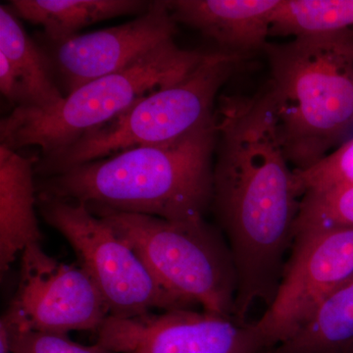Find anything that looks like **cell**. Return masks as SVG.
<instances>
[{
    "label": "cell",
    "mask_w": 353,
    "mask_h": 353,
    "mask_svg": "<svg viewBox=\"0 0 353 353\" xmlns=\"http://www.w3.org/2000/svg\"><path fill=\"white\" fill-rule=\"evenodd\" d=\"M297 192L303 197L353 183V138L330 152L319 163L304 171L294 170Z\"/></svg>",
    "instance_id": "18"
},
{
    "label": "cell",
    "mask_w": 353,
    "mask_h": 353,
    "mask_svg": "<svg viewBox=\"0 0 353 353\" xmlns=\"http://www.w3.org/2000/svg\"><path fill=\"white\" fill-rule=\"evenodd\" d=\"M143 260L183 309L234 318L236 268L224 236L205 219L170 221L155 216L88 208Z\"/></svg>",
    "instance_id": "4"
},
{
    "label": "cell",
    "mask_w": 353,
    "mask_h": 353,
    "mask_svg": "<svg viewBox=\"0 0 353 353\" xmlns=\"http://www.w3.org/2000/svg\"><path fill=\"white\" fill-rule=\"evenodd\" d=\"M152 1L143 0H13L19 19L43 28V39L62 41L88 26L120 16L145 14Z\"/></svg>",
    "instance_id": "13"
},
{
    "label": "cell",
    "mask_w": 353,
    "mask_h": 353,
    "mask_svg": "<svg viewBox=\"0 0 353 353\" xmlns=\"http://www.w3.org/2000/svg\"><path fill=\"white\" fill-rule=\"evenodd\" d=\"M97 333L114 353H261L252 323L194 309L109 315Z\"/></svg>",
    "instance_id": "10"
},
{
    "label": "cell",
    "mask_w": 353,
    "mask_h": 353,
    "mask_svg": "<svg viewBox=\"0 0 353 353\" xmlns=\"http://www.w3.org/2000/svg\"><path fill=\"white\" fill-rule=\"evenodd\" d=\"M280 0H172L176 24L212 39L220 51L248 57L264 51L271 16Z\"/></svg>",
    "instance_id": "11"
},
{
    "label": "cell",
    "mask_w": 353,
    "mask_h": 353,
    "mask_svg": "<svg viewBox=\"0 0 353 353\" xmlns=\"http://www.w3.org/2000/svg\"><path fill=\"white\" fill-rule=\"evenodd\" d=\"M265 90L294 170L311 168L353 126V28L267 43Z\"/></svg>",
    "instance_id": "2"
},
{
    "label": "cell",
    "mask_w": 353,
    "mask_h": 353,
    "mask_svg": "<svg viewBox=\"0 0 353 353\" xmlns=\"http://www.w3.org/2000/svg\"><path fill=\"white\" fill-rule=\"evenodd\" d=\"M352 353H353V352Z\"/></svg>",
    "instance_id": "21"
},
{
    "label": "cell",
    "mask_w": 353,
    "mask_h": 353,
    "mask_svg": "<svg viewBox=\"0 0 353 353\" xmlns=\"http://www.w3.org/2000/svg\"><path fill=\"white\" fill-rule=\"evenodd\" d=\"M334 228H353V183L304 194L294 240L299 234Z\"/></svg>",
    "instance_id": "17"
},
{
    "label": "cell",
    "mask_w": 353,
    "mask_h": 353,
    "mask_svg": "<svg viewBox=\"0 0 353 353\" xmlns=\"http://www.w3.org/2000/svg\"><path fill=\"white\" fill-rule=\"evenodd\" d=\"M243 59L224 51L208 52L183 80L150 92L119 117L73 145L39 157L34 172L41 178L55 175L129 148L176 141L212 122L217 95Z\"/></svg>",
    "instance_id": "5"
},
{
    "label": "cell",
    "mask_w": 353,
    "mask_h": 353,
    "mask_svg": "<svg viewBox=\"0 0 353 353\" xmlns=\"http://www.w3.org/2000/svg\"><path fill=\"white\" fill-rule=\"evenodd\" d=\"M176 34L168 0H157L145 14L126 24L58 41L43 38L38 46L53 80L66 97L85 83L126 68Z\"/></svg>",
    "instance_id": "9"
},
{
    "label": "cell",
    "mask_w": 353,
    "mask_h": 353,
    "mask_svg": "<svg viewBox=\"0 0 353 353\" xmlns=\"http://www.w3.org/2000/svg\"><path fill=\"white\" fill-rule=\"evenodd\" d=\"M216 143L214 118L176 141L129 148L41 178L37 190L88 208L204 219L212 204Z\"/></svg>",
    "instance_id": "1"
},
{
    "label": "cell",
    "mask_w": 353,
    "mask_h": 353,
    "mask_svg": "<svg viewBox=\"0 0 353 353\" xmlns=\"http://www.w3.org/2000/svg\"><path fill=\"white\" fill-rule=\"evenodd\" d=\"M353 28V0H280L270 36L294 38Z\"/></svg>",
    "instance_id": "16"
},
{
    "label": "cell",
    "mask_w": 353,
    "mask_h": 353,
    "mask_svg": "<svg viewBox=\"0 0 353 353\" xmlns=\"http://www.w3.org/2000/svg\"><path fill=\"white\" fill-rule=\"evenodd\" d=\"M353 279L334 292L305 324L263 353H352Z\"/></svg>",
    "instance_id": "15"
},
{
    "label": "cell",
    "mask_w": 353,
    "mask_h": 353,
    "mask_svg": "<svg viewBox=\"0 0 353 353\" xmlns=\"http://www.w3.org/2000/svg\"><path fill=\"white\" fill-rule=\"evenodd\" d=\"M34 161L0 145V271L29 245L41 243L36 214L38 190Z\"/></svg>",
    "instance_id": "12"
},
{
    "label": "cell",
    "mask_w": 353,
    "mask_h": 353,
    "mask_svg": "<svg viewBox=\"0 0 353 353\" xmlns=\"http://www.w3.org/2000/svg\"><path fill=\"white\" fill-rule=\"evenodd\" d=\"M353 279V228L294 238L275 296L252 323L261 353L292 336L334 292Z\"/></svg>",
    "instance_id": "7"
},
{
    "label": "cell",
    "mask_w": 353,
    "mask_h": 353,
    "mask_svg": "<svg viewBox=\"0 0 353 353\" xmlns=\"http://www.w3.org/2000/svg\"><path fill=\"white\" fill-rule=\"evenodd\" d=\"M41 214L73 248L80 266L105 301L109 315L134 317L183 309L136 252L81 202L38 194Z\"/></svg>",
    "instance_id": "6"
},
{
    "label": "cell",
    "mask_w": 353,
    "mask_h": 353,
    "mask_svg": "<svg viewBox=\"0 0 353 353\" xmlns=\"http://www.w3.org/2000/svg\"><path fill=\"white\" fill-rule=\"evenodd\" d=\"M19 280L1 317L11 331L97 332L109 316L101 292L82 267L55 259L41 243L21 254Z\"/></svg>",
    "instance_id": "8"
},
{
    "label": "cell",
    "mask_w": 353,
    "mask_h": 353,
    "mask_svg": "<svg viewBox=\"0 0 353 353\" xmlns=\"http://www.w3.org/2000/svg\"><path fill=\"white\" fill-rule=\"evenodd\" d=\"M0 53L17 76L26 104L22 109L48 112L64 101L44 61L39 46L26 32L9 6H0Z\"/></svg>",
    "instance_id": "14"
},
{
    "label": "cell",
    "mask_w": 353,
    "mask_h": 353,
    "mask_svg": "<svg viewBox=\"0 0 353 353\" xmlns=\"http://www.w3.org/2000/svg\"><path fill=\"white\" fill-rule=\"evenodd\" d=\"M208 52L165 41L126 68L85 83L48 112L13 109L0 122L1 145L18 152L37 146L48 157L105 126L150 92L189 75Z\"/></svg>",
    "instance_id": "3"
},
{
    "label": "cell",
    "mask_w": 353,
    "mask_h": 353,
    "mask_svg": "<svg viewBox=\"0 0 353 353\" xmlns=\"http://www.w3.org/2000/svg\"><path fill=\"white\" fill-rule=\"evenodd\" d=\"M0 353H11L8 330L1 322H0Z\"/></svg>",
    "instance_id": "20"
},
{
    "label": "cell",
    "mask_w": 353,
    "mask_h": 353,
    "mask_svg": "<svg viewBox=\"0 0 353 353\" xmlns=\"http://www.w3.org/2000/svg\"><path fill=\"white\" fill-rule=\"evenodd\" d=\"M0 322L6 324L0 320ZM11 353H114L101 343L83 345L70 340L67 334L50 332H14L8 327Z\"/></svg>",
    "instance_id": "19"
}]
</instances>
